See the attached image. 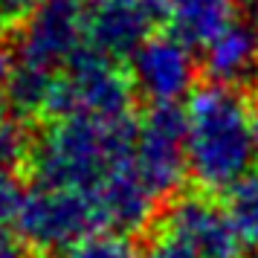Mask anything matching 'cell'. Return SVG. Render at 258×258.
<instances>
[{
	"label": "cell",
	"instance_id": "cell-18",
	"mask_svg": "<svg viewBox=\"0 0 258 258\" xmlns=\"http://www.w3.org/2000/svg\"><path fill=\"white\" fill-rule=\"evenodd\" d=\"M0 258H29L26 255V244L21 238H12L0 229Z\"/></svg>",
	"mask_w": 258,
	"mask_h": 258
},
{
	"label": "cell",
	"instance_id": "cell-8",
	"mask_svg": "<svg viewBox=\"0 0 258 258\" xmlns=\"http://www.w3.org/2000/svg\"><path fill=\"white\" fill-rule=\"evenodd\" d=\"M198 61L191 47L171 32H157L131 55V82L154 105H180L195 93Z\"/></svg>",
	"mask_w": 258,
	"mask_h": 258
},
{
	"label": "cell",
	"instance_id": "cell-16",
	"mask_svg": "<svg viewBox=\"0 0 258 258\" xmlns=\"http://www.w3.org/2000/svg\"><path fill=\"white\" fill-rule=\"evenodd\" d=\"M32 137L26 131L24 119H6L0 122V163L15 168L18 163H29V154H32Z\"/></svg>",
	"mask_w": 258,
	"mask_h": 258
},
{
	"label": "cell",
	"instance_id": "cell-17",
	"mask_svg": "<svg viewBox=\"0 0 258 258\" xmlns=\"http://www.w3.org/2000/svg\"><path fill=\"white\" fill-rule=\"evenodd\" d=\"M21 200H24V195H21V183H18V177L12 174L9 165L0 163V229H3L9 221H15Z\"/></svg>",
	"mask_w": 258,
	"mask_h": 258
},
{
	"label": "cell",
	"instance_id": "cell-5",
	"mask_svg": "<svg viewBox=\"0 0 258 258\" xmlns=\"http://www.w3.org/2000/svg\"><path fill=\"white\" fill-rule=\"evenodd\" d=\"M134 165L157 200L177 195L188 174L186 163V113L180 105H154L140 122Z\"/></svg>",
	"mask_w": 258,
	"mask_h": 258
},
{
	"label": "cell",
	"instance_id": "cell-19",
	"mask_svg": "<svg viewBox=\"0 0 258 258\" xmlns=\"http://www.w3.org/2000/svg\"><path fill=\"white\" fill-rule=\"evenodd\" d=\"M15 64H18V61H15L3 47H0V99H3V93H6V84H9V79H12Z\"/></svg>",
	"mask_w": 258,
	"mask_h": 258
},
{
	"label": "cell",
	"instance_id": "cell-12",
	"mask_svg": "<svg viewBox=\"0 0 258 258\" xmlns=\"http://www.w3.org/2000/svg\"><path fill=\"white\" fill-rule=\"evenodd\" d=\"M168 32L188 47H206L238 21V0H151Z\"/></svg>",
	"mask_w": 258,
	"mask_h": 258
},
{
	"label": "cell",
	"instance_id": "cell-15",
	"mask_svg": "<svg viewBox=\"0 0 258 258\" xmlns=\"http://www.w3.org/2000/svg\"><path fill=\"white\" fill-rule=\"evenodd\" d=\"M67 258H137V249L119 232H93L67 249Z\"/></svg>",
	"mask_w": 258,
	"mask_h": 258
},
{
	"label": "cell",
	"instance_id": "cell-13",
	"mask_svg": "<svg viewBox=\"0 0 258 258\" xmlns=\"http://www.w3.org/2000/svg\"><path fill=\"white\" fill-rule=\"evenodd\" d=\"M52 84H55V76L49 70H41V67H32V64L18 61L12 79L6 84L3 102H6V107H9V113L15 119L38 116L41 110L49 107Z\"/></svg>",
	"mask_w": 258,
	"mask_h": 258
},
{
	"label": "cell",
	"instance_id": "cell-21",
	"mask_svg": "<svg viewBox=\"0 0 258 258\" xmlns=\"http://www.w3.org/2000/svg\"><path fill=\"white\" fill-rule=\"evenodd\" d=\"M246 6H249V15H252V18H258V0H244Z\"/></svg>",
	"mask_w": 258,
	"mask_h": 258
},
{
	"label": "cell",
	"instance_id": "cell-9",
	"mask_svg": "<svg viewBox=\"0 0 258 258\" xmlns=\"http://www.w3.org/2000/svg\"><path fill=\"white\" fill-rule=\"evenodd\" d=\"M151 0H99L87 12V47L107 58H131L151 38Z\"/></svg>",
	"mask_w": 258,
	"mask_h": 258
},
{
	"label": "cell",
	"instance_id": "cell-3",
	"mask_svg": "<svg viewBox=\"0 0 258 258\" xmlns=\"http://www.w3.org/2000/svg\"><path fill=\"white\" fill-rule=\"evenodd\" d=\"M137 87L131 73L119 67V61L107 58L84 44L61 76H55L49 113L61 116H93V119H125L131 116V102Z\"/></svg>",
	"mask_w": 258,
	"mask_h": 258
},
{
	"label": "cell",
	"instance_id": "cell-2",
	"mask_svg": "<svg viewBox=\"0 0 258 258\" xmlns=\"http://www.w3.org/2000/svg\"><path fill=\"white\" fill-rule=\"evenodd\" d=\"M140 122L61 116L32 142L29 165L38 186L93 195L116 168L134 160Z\"/></svg>",
	"mask_w": 258,
	"mask_h": 258
},
{
	"label": "cell",
	"instance_id": "cell-20",
	"mask_svg": "<svg viewBox=\"0 0 258 258\" xmlns=\"http://www.w3.org/2000/svg\"><path fill=\"white\" fill-rule=\"evenodd\" d=\"M252 140H255V157H258V105H252Z\"/></svg>",
	"mask_w": 258,
	"mask_h": 258
},
{
	"label": "cell",
	"instance_id": "cell-14",
	"mask_svg": "<svg viewBox=\"0 0 258 258\" xmlns=\"http://www.w3.org/2000/svg\"><path fill=\"white\" fill-rule=\"evenodd\" d=\"M226 209L246 252H258V174H249L226 195Z\"/></svg>",
	"mask_w": 258,
	"mask_h": 258
},
{
	"label": "cell",
	"instance_id": "cell-10",
	"mask_svg": "<svg viewBox=\"0 0 258 258\" xmlns=\"http://www.w3.org/2000/svg\"><path fill=\"white\" fill-rule=\"evenodd\" d=\"M96 209L102 218V226H110V232L128 235L145 229L154 218V209L160 200L145 186L134 160L116 168L102 186L93 191Z\"/></svg>",
	"mask_w": 258,
	"mask_h": 258
},
{
	"label": "cell",
	"instance_id": "cell-1",
	"mask_svg": "<svg viewBox=\"0 0 258 258\" xmlns=\"http://www.w3.org/2000/svg\"><path fill=\"white\" fill-rule=\"evenodd\" d=\"M188 177L206 195H229L252 174V105L238 87L206 82L186 99Z\"/></svg>",
	"mask_w": 258,
	"mask_h": 258
},
{
	"label": "cell",
	"instance_id": "cell-4",
	"mask_svg": "<svg viewBox=\"0 0 258 258\" xmlns=\"http://www.w3.org/2000/svg\"><path fill=\"white\" fill-rule=\"evenodd\" d=\"M99 226H102V218H99L93 195L73 191V188L35 186L24 195L15 215L18 238L26 246L47 249V252L73 249Z\"/></svg>",
	"mask_w": 258,
	"mask_h": 258
},
{
	"label": "cell",
	"instance_id": "cell-7",
	"mask_svg": "<svg viewBox=\"0 0 258 258\" xmlns=\"http://www.w3.org/2000/svg\"><path fill=\"white\" fill-rule=\"evenodd\" d=\"M87 6L84 0H41L24 21L18 38V61L58 70L87 44Z\"/></svg>",
	"mask_w": 258,
	"mask_h": 258
},
{
	"label": "cell",
	"instance_id": "cell-11",
	"mask_svg": "<svg viewBox=\"0 0 258 258\" xmlns=\"http://www.w3.org/2000/svg\"><path fill=\"white\" fill-rule=\"evenodd\" d=\"M203 70L209 82L244 87L258 79V18H238L212 44L203 47Z\"/></svg>",
	"mask_w": 258,
	"mask_h": 258
},
{
	"label": "cell",
	"instance_id": "cell-6",
	"mask_svg": "<svg viewBox=\"0 0 258 258\" xmlns=\"http://www.w3.org/2000/svg\"><path fill=\"white\" fill-rule=\"evenodd\" d=\"M160 232L191 258H244L246 252L229 209L206 191L180 195L163 215Z\"/></svg>",
	"mask_w": 258,
	"mask_h": 258
}]
</instances>
